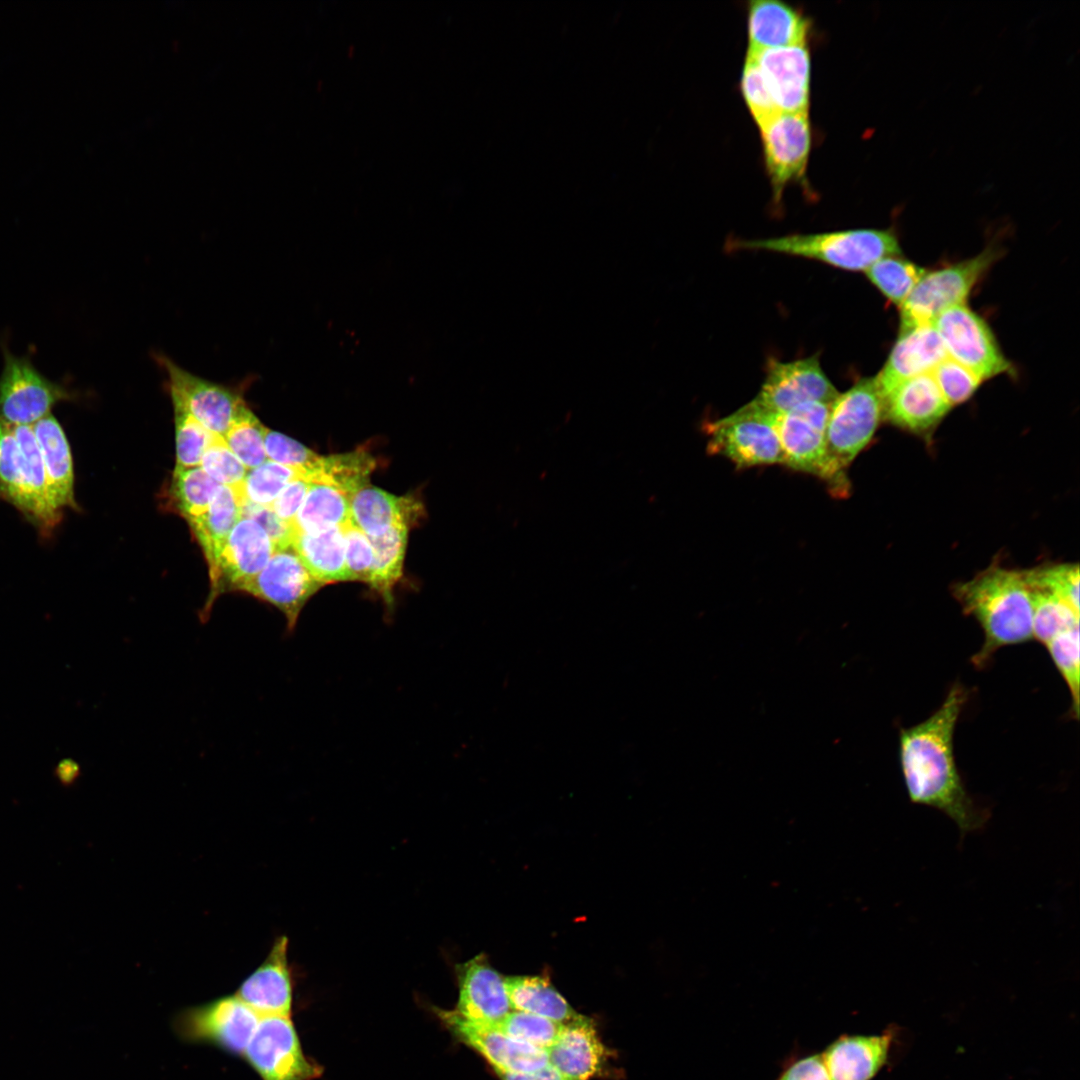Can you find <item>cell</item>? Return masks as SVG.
I'll list each match as a JSON object with an SVG mask.
<instances>
[{
	"label": "cell",
	"mask_w": 1080,
	"mask_h": 1080,
	"mask_svg": "<svg viewBox=\"0 0 1080 1080\" xmlns=\"http://www.w3.org/2000/svg\"><path fill=\"white\" fill-rule=\"evenodd\" d=\"M967 698V690L955 683L934 713L899 732V762L910 801L944 813L961 839L982 830L990 818L989 809L968 793L954 754L955 727Z\"/></svg>",
	"instance_id": "1"
},
{
	"label": "cell",
	"mask_w": 1080,
	"mask_h": 1080,
	"mask_svg": "<svg viewBox=\"0 0 1080 1080\" xmlns=\"http://www.w3.org/2000/svg\"><path fill=\"white\" fill-rule=\"evenodd\" d=\"M952 593L983 630V644L971 659L975 667L984 668L1004 646L1033 639V603L1024 571L991 566L955 584Z\"/></svg>",
	"instance_id": "2"
},
{
	"label": "cell",
	"mask_w": 1080,
	"mask_h": 1080,
	"mask_svg": "<svg viewBox=\"0 0 1080 1080\" xmlns=\"http://www.w3.org/2000/svg\"><path fill=\"white\" fill-rule=\"evenodd\" d=\"M734 246L804 257L842 270L864 272L880 259L900 253L895 232L875 228L741 240Z\"/></svg>",
	"instance_id": "3"
},
{
	"label": "cell",
	"mask_w": 1080,
	"mask_h": 1080,
	"mask_svg": "<svg viewBox=\"0 0 1080 1080\" xmlns=\"http://www.w3.org/2000/svg\"><path fill=\"white\" fill-rule=\"evenodd\" d=\"M831 404L809 402L776 414L783 464L827 482L836 495L848 493L849 481L832 460L826 440Z\"/></svg>",
	"instance_id": "4"
},
{
	"label": "cell",
	"mask_w": 1080,
	"mask_h": 1080,
	"mask_svg": "<svg viewBox=\"0 0 1080 1080\" xmlns=\"http://www.w3.org/2000/svg\"><path fill=\"white\" fill-rule=\"evenodd\" d=\"M708 450L737 467L783 464L776 414L753 400L708 427Z\"/></svg>",
	"instance_id": "5"
},
{
	"label": "cell",
	"mask_w": 1080,
	"mask_h": 1080,
	"mask_svg": "<svg viewBox=\"0 0 1080 1080\" xmlns=\"http://www.w3.org/2000/svg\"><path fill=\"white\" fill-rule=\"evenodd\" d=\"M998 257L993 248L922 274L901 307V327L933 323L944 310L965 304L974 286Z\"/></svg>",
	"instance_id": "6"
},
{
	"label": "cell",
	"mask_w": 1080,
	"mask_h": 1080,
	"mask_svg": "<svg viewBox=\"0 0 1080 1080\" xmlns=\"http://www.w3.org/2000/svg\"><path fill=\"white\" fill-rule=\"evenodd\" d=\"M883 418L882 397L875 377L859 379L831 403L826 426L829 454L846 468L869 444Z\"/></svg>",
	"instance_id": "7"
},
{
	"label": "cell",
	"mask_w": 1080,
	"mask_h": 1080,
	"mask_svg": "<svg viewBox=\"0 0 1080 1080\" xmlns=\"http://www.w3.org/2000/svg\"><path fill=\"white\" fill-rule=\"evenodd\" d=\"M4 364L0 374V419L13 426L34 423L51 413L59 402L75 393L40 373L27 356L18 357L2 347Z\"/></svg>",
	"instance_id": "8"
},
{
	"label": "cell",
	"mask_w": 1080,
	"mask_h": 1080,
	"mask_svg": "<svg viewBox=\"0 0 1080 1080\" xmlns=\"http://www.w3.org/2000/svg\"><path fill=\"white\" fill-rule=\"evenodd\" d=\"M933 325L947 357L982 381L1013 370L989 325L965 304L944 310Z\"/></svg>",
	"instance_id": "9"
},
{
	"label": "cell",
	"mask_w": 1080,
	"mask_h": 1080,
	"mask_svg": "<svg viewBox=\"0 0 1080 1080\" xmlns=\"http://www.w3.org/2000/svg\"><path fill=\"white\" fill-rule=\"evenodd\" d=\"M261 1080H314L322 1067L302 1049L290 1016H262L243 1056Z\"/></svg>",
	"instance_id": "10"
},
{
	"label": "cell",
	"mask_w": 1080,
	"mask_h": 1080,
	"mask_svg": "<svg viewBox=\"0 0 1080 1080\" xmlns=\"http://www.w3.org/2000/svg\"><path fill=\"white\" fill-rule=\"evenodd\" d=\"M260 1016L236 994L182 1011L175 1020L177 1034L190 1042L207 1043L243 1056Z\"/></svg>",
	"instance_id": "11"
},
{
	"label": "cell",
	"mask_w": 1080,
	"mask_h": 1080,
	"mask_svg": "<svg viewBox=\"0 0 1080 1080\" xmlns=\"http://www.w3.org/2000/svg\"><path fill=\"white\" fill-rule=\"evenodd\" d=\"M758 128L773 202L777 205L789 183L805 179L812 143L809 115L780 112Z\"/></svg>",
	"instance_id": "12"
},
{
	"label": "cell",
	"mask_w": 1080,
	"mask_h": 1080,
	"mask_svg": "<svg viewBox=\"0 0 1080 1080\" xmlns=\"http://www.w3.org/2000/svg\"><path fill=\"white\" fill-rule=\"evenodd\" d=\"M155 360L166 373L173 406L182 408L207 430L223 437L246 404L242 394L189 372L165 355L158 354Z\"/></svg>",
	"instance_id": "13"
},
{
	"label": "cell",
	"mask_w": 1080,
	"mask_h": 1080,
	"mask_svg": "<svg viewBox=\"0 0 1080 1080\" xmlns=\"http://www.w3.org/2000/svg\"><path fill=\"white\" fill-rule=\"evenodd\" d=\"M838 394L813 355L793 361L769 360L766 378L752 400L779 414L809 402L831 404Z\"/></svg>",
	"instance_id": "14"
},
{
	"label": "cell",
	"mask_w": 1080,
	"mask_h": 1080,
	"mask_svg": "<svg viewBox=\"0 0 1080 1080\" xmlns=\"http://www.w3.org/2000/svg\"><path fill=\"white\" fill-rule=\"evenodd\" d=\"M276 551L263 528L241 517L227 536L210 577V595L201 617L209 614L214 600L227 591H240L267 564Z\"/></svg>",
	"instance_id": "15"
},
{
	"label": "cell",
	"mask_w": 1080,
	"mask_h": 1080,
	"mask_svg": "<svg viewBox=\"0 0 1080 1080\" xmlns=\"http://www.w3.org/2000/svg\"><path fill=\"white\" fill-rule=\"evenodd\" d=\"M292 548L276 550L265 567L242 588L279 609L292 631L307 601L322 587Z\"/></svg>",
	"instance_id": "16"
},
{
	"label": "cell",
	"mask_w": 1080,
	"mask_h": 1080,
	"mask_svg": "<svg viewBox=\"0 0 1080 1080\" xmlns=\"http://www.w3.org/2000/svg\"><path fill=\"white\" fill-rule=\"evenodd\" d=\"M436 1015L455 1038L477 1051L493 1070L529 1072L548 1064L546 1050L515 1040L489 1025L469 1020L454 1009H437Z\"/></svg>",
	"instance_id": "17"
},
{
	"label": "cell",
	"mask_w": 1080,
	"mask_h": 1080,
	"mask_svg": "<svg viewBox=\"0 0 1080 1080\" xmlns=\"http://www.w3.org/2000/svg\"><path fill=\"white\" fill-rule=\"evenodd\" d=\"M779 112L808 113L811 59L807 43L748 51Z\"/></svg>",
	"instance_id": "18"
},
{
	"label": "cell",
	"mask_w": 1080,
	"mask_h": 1080,
	"mask_svg": "<svg viewBox=\"0 0 1080 1080\" xmlns=\"http://www.w3.org/2000/svg\"><path fill=\"white\" fill-rule=\"evenodd\" d=\"M883 418L918 435H928L951 409L931 373L906 379L882 396Z\"/></svg>",
	"instance_id": "19"
},
{
	"label": "cell",
	"mask_w": 1080,
	"mask_h": 1080,
	"mask_svg": "<svg viewBox=\"0 0 1080 1080\" xmlns=\"http://www.w3.org/2000/svg\"><path fill=\"white\" fill-rule=\"evenodd\" d=\"M458 1001L454 1010L463 1017L492 1025L512 1011L505 977L481 953L455 965Z\"/></svg>",
	"instance_id": "20"
},
{
	"label": "cell",
	"mask_w": 1080,
	"mask_h": 1080,
	"mask_svg": "<svg viewBox=\"0 0 1080 1080\" xmlns=\"http://www.w3.org/2000/svg\"><path fill=\"white\" fill-rule=\"evenodd\" d=\"M236 995L262 1016H290L293 983L288 939H275L267 957L239 986Z\"/></svg>",
	"instance_id": "21"
},
{
	"label": "cell",
	"mask_w": 1080,
	"mask_h": 1080,
	"mask_svg": "<svg viewBox=\"0 0 1080 1080\" xmlns=\"http://www.w3.org/2000/svg\"><path fill=\"white\" fill-rule=\"evenodd\" d=\"M947 357L933 323L900 328L875 380L881 396L900 382L932 370Z\"/></svg>",
	"instance_id": "22"
},
{
	"label": "cell",
	"mask_w": 1080,
	"mask_h": 1080,
	"mask_svg": "<svg viewBox=\"0 0 1080 1080\" xmlns=\"http://www.w3.org/2000/svg\"><path fill=\"white\" fill-rule=\"evenodd\" d=\"M896 1031L878 1035H843L821 1054L830 1080H871L886 1065Z\"/></svg>",
	"instance_id": "23"
},
{
	"label": "cell",
	"mask_w": 1080,
	"mask_h": 1080,
	"mask_svg": "<svg viewBox=\"0 0 1080 1080\" xmlns=\"http://www.w3.org/2000/svg\"><path fill=\"white\" fill-rule=\"evenodd\" d=\"M810 21L779 0H753L747 7L748 51L807 43Z\"/></svg>",
	"instance_id": "24"
},
{
	"label": "cell",
	"mask_w": 1080,
	"mask_h": 1080,
	"mask_svg": "<svg viewBox=\"0 0 1080 1080\" xmlns=\"http://www.w3.org/2000/svg\"><path fill=\"white\" fill-rule=\"evenodd\" d=\"M548 1063L570 1080H588L605 1064L606 1050L590 1020L580 1016L565 1024L546 1049Z\"/></svg>",
	"instance_id": "25"
},
{
	"label": "cell",
	"mask_w": 1080,
	"mask_h": 1080,
	"mask_svg": "<svg viewBox=\"0 0 1080 1080\" xmlns=\"http://www.w3.org/2000/svg\"><path fill=\"white\" fill-rule=\"evenodd\" d=\"M41 453L48 494L53 507L78 509L74 496V467L67 436L52 413L32 425Z\"/></svg>",
	"instance_id": "26"
},
{
	"label": "cell",
	"mask_w": 1080,
	"mask_h": 1080,
	"mask_svg": "<svg viewBox=\"0 0 1080 1080\" xmlns=\"http://www.w3.org/2000/svg\"><path fill=\"white\" fill-rule=\"evenodd\" d=\"M422 512L415 497L396 496L370 484L350 496L351 520L370 538L398 525L410 527Z\"/></svg>",
	"instance_id": "27"
},
{
	"label": "cell",
	"mask_w": 1080,
	"mask_h": 1080,
	"mask_svg": "<svg viewBox=\"0 0 1080 1080\" xmlns=\"http://www.w3.org/2000/svg\"><path fill=\"white\" fill-rule=\"evenodd\" d=\"M15 437L21 454L29 515L27 520L42 533H49L60 522L62 514L50 500L41 453L32 426H14Z\"/></svg>",
	"instance_id": "28"
},
{
	"label": "cell",
	"mask_w": 1080,
	"mask_h": 1080,
	"mask_svg": "<svg viewBox=\"0 0 1080 1080\" xmlns=\"http://www.w3.org/2000/svg\"><path fill=\"white\" fill-rule=\"evenodd\" d=\"M242 504L243 498L236 487L221 485L208 509L187 521L203 551L210 577L227 536L241 518Z\"/></svg>",
	"instance_id": "29"
},
{
	"label": "cell",
	"mask_w": 1080,
	"mask_h": 1080,
	"mask_svg": "<svg viewBox=\"0 0 1080 1080\" xmlns=\"http://www.w3.org/2000/svg\"><path fill=\"white\" fill-rule=\"evenodd\" d=\"M291 548L322 585L351 581L345 562L343 527L296 532Z\"/></svg>",
	"instance_id": "30"
},
{
	"label": "cell",
	"mask_w": 1080,
	"mask_h": 1080,
	"mask_svg": "<svg viewBox=\"0 0 1080 1080\" xmlns=\"http://www.w3.org/2000/svg\"><path fill=\"white\" fill-rule=\"evenodd\" d=\"M505 986L512 1010L535 1014L562 1024L571 1023L581 1016L545 977L509 976L505 977Z\"/></svg>",
	"instance_id": "31"
},
{
	"label": "cell",
	"mask_w": 1080,
	"mask_h": 1080,
	"mask_svg": "<svg viewBox=\"0 0 1080 1080\" xmlns=\"http://www.w3.org/2000/svg\"><path fill=\"white\" fill-rule=\"evenodd\" d=\"M350 521V496L333 486L311 482L293 526L296 532L315 533Z\"/></svg>",
	"instance_id": "32"
},
{
	"label": "cell",
	"mask_w": 1080,
	"mask_h": 1080,
	"mask_svg": "<svg viewBox=\"0 0 1080 1080\" xmlns=\"http://www.w3.org/2000/svg\"><path fill=\"white\" fill-rule=\"evenodd\" d=\"M376 468L375 458L363 449L329 456H319L306 471L310 482L333 486L351 496L369 484L370 475Z\"/></svg>",
	"instance_id": "33"
},
{
	"label": "cell",
	"mask_w": 1080,
	"mask_h": 1080,
	"mask_svg": "<svg viewBox=\"0 0 1080 1080\" xmlns=\"http://www.w3.org/2000/svg\"><path fill=\"white\" fill-rule=\"evenodd\" d=\"M409 528L392 527L377 537H368L374 550V564L369 585L387 604L393 601V590L402 577Z\"/></svg>",
	"instance_id": "34"
},
{
	"label": "cell",
	"mask_w": 1080,
	"mask_h": 1080,
	"mask_svg": "<svg viewBox=\"0 0 1080 1080\" xmlns=\"http://www.w3.org/2000/svg\"><path fill=\"white\" fill-rule=\"evenodd\" d=\"M221 485L199 467L174 469L169 488L170 503L187 521L202 515Z\"/></svg>",
	"instance_id": "35"
},
{
	"label": "cell",
	"mask_w": 1080,
	"mask_h": 1080,
	"mask_svg": "<svg viewBox=\"0 0 1080 1080\" xmlns=\"http://www.w3.org/2000/svg\"><path fill=\"white\" fill-rule=\"evenodd\" d=\"M1025 578L1033 603V639L1046 645L1056 635L1079 625V611L1054 592Z\"/></svg>",
	"instance_id": "36"
},
{
	"label": "cell",
	"mask_w": 1080,
	"mask_h": 1080,
	"mask_svg": "<svg viewBox=\"0 0 1080 1080\" xmlns=\"http://www.w3.org/2000/svg\"><path fill=\"white\" fill-rule=\"evenodd\" d=\"M0 500L28 518L29 505L14 426L0 419Z\"/></svg>",
	"instance_id": "37"
},
{
	"label": "cell",
	"mask_w": 1080,
	"mask_h": 1080,
	"mask_svg": "<svg viewBox=\"0 0 1080 1080\" xmlns=\"http://www.w3.org/2000/svg\"><path fill=\"white\" fill-rule=\"evenodd\" d=\"M306 471L266 460L247 470L238 489L244 502L270 507L281 491L292 481L305 476ZM243 502V503H244Z\"/></svg>",
	"instance_id": "38"
},
{
	"label": "cell",
	"mask_w": 1080,
	"mask_h": 1080,
	"mask_svg": "<svg viewBox=\"0 0 1080 1080\" xmlns=\"http://www.w3.org/2000/svg\"><path fill=\"white\" fill-rule=\"evenodd\" d=\"M865 273L869 281L890 302L901 306L924 273V269L897 254L880 259Z\"/></svg>",
	"instance_id": "39"
},
{
	"label": "cell",
	"mask_w": 1080,
	"mask_h": 1080,
	"mask_svg": "<svg viewBox=\"0 0 1080 1080\" xmlns=\"http://www.w3.org/2000/svg\"><path fill=\"white\" fill-rule=\"evenodd\" d=\"M265 430L266 427L245 404L223 436L228 447L247 470L267 460L264 446Z\"/></svg>",
	"instance_id": "40"
},
{
	"label": "cell",
	"mask_w": 1080,
	"mask_h": 1080,
	"mask_svg": "<svg viewBox=\"0 0 1080 1080\" xmlns=\"http://www.w3.org/2000/svg\"><path fill=\"white\" fill-rule=\"evenodd\" d=\"M564 1025L542 1016L512 1010L489 1026L515 1040L546 1050L556 1042Z\"/></svg>",
	"instance_id": "41"
},
{
	"label": "cell",
	"mask_w": 1080,
	"mask_h": 1080,
	"mask_svg": "<svg viewBox=\"0 0 1080 1080\" xmlns=\"http://www.w3.org/2000/svg\"><path fill=\"white\" fill-rule=\"evenodd\" d=\"M1071 696V715L1079 717V625L1056 635L1046 645Z\"/></svg>",
	"instance_id": "42"
},
{
	"label": "cell",
	"mask_w": 1080,
	"mask_h": 1080,
	"mask_svg": "<svg viewBox=\"0 0 1080 1080\" xmlns=\"http://www.w3.org/2000/svg\"><path fill=\"white\" fill-rule=\"evenodd\" d=\"M174 415L176 467H199L203 454L215 434L182 408L174 407Z\"/></svg>",
	"instance_id": "43"
},
{
	"label": "cell",
	"mask_w": 1080,
	"mask_h": 1080,
	"mask_svg": "<svg viewBox=\"0 0 1080 1080\" xmlns=\"http://www.w3.org/2000/svg\"><path fill=\"white\" fill-rule=\"evenodd\" d=\"M740 89L746 106L757 126L780 113L755 60L747 53L741 72Z\"/></svg>",
	"instance_id": "44"
},
{
	"label": "cell",
	"mask_w": 1080,
	"mask_h": 1080,
	"mask_svg": "<svg viewBox=\"0 0 1080 1080\" xmlns=\"http://www.w3.org/2000/svg\"><path fill=\"white\" fill-rule=\"evenodd\" d=\"M200 467L220 485H240L247 473L246 467L231 451L222 436L215 434L205 450Z\"/></svg>",
	"instance_id": "45"
},
{
	"label": "cell",
	"mask_w": 1080,
	"mask_h": 1080,
	"mask_svg": "<svg viewBox=\"0 0 1080 1080\" xmlns=\"http://www.w3.org/2000/svg\"><path fill=\"white\" fill-rule=\"evenodd\" d=\"M931 375L951 407L968 400L982 382L970 370L949 357L941 361Z\"/></svg>",
	"instance_id": "46"
},
{
	"label": "cell",
	"mask_w": 1080,
	"mask_h": 1080,
	"mask_svg": "<svg viewBox=\"0 0 1080 1080\" xmlns=\"http://www.w3.org/2000/svg\"><path fill=\"white\" fill-rule=\"evenodd\" d=\"M1029 580L1054 592L1079 611V566L1060 564L1025 570Z\"/></svg>",
	"instance_id": "47"
},
{
	"label": "cell",
	"mask_w": 1080,
	"mask_h": 1080,
	"mask_svg": "<svg viewBox=\"0 0 1080 1080\" xmlns=\"http://www.w3.org/2000/svg\"><path fill=\"white\" fill-rule=\"evenodd\" d=\"M345 562L351 581L369 583L374 550L368 536L352 520L343 526Z\"/></svg>",
	"instance_id": "48"
},
{
	"label": "cell",
	"mask_w": 1080,
	"mask_h": 1080,
	"mask_svg": "<svg viewBox=\"0 0 1080 1080\" xmlns=\"http://www.w3.org/2000/svg\"><path fill=\"white\" fill-rule=\"evenodd\" d=\"M264 446L268 460L305 471L320 456L300 442L268 428L264 433Z\"/></svg>",
	"instance_id": "49"
},
{
	"label": "cell",
	"mask_w": 1080,
	"mask_h": 1080,
	"mask_svg": "<svg viewBox=\"0 0 1080 1080\" xmlns=\"http://www.w3.org/2000/svg\"><path fill=\"white\" fill-rule=\"evenodd\" d=\"M241 517L258 523L271 539L276 550L291 548L296 530L293 524L280 519L269 507L244 502Z\"/></svg>",
	"instance_id": "50"
},
{
	"label": "cell",
	"mask_w": 1080,
	"mask_h": 1080,
	"mask_svg": "<svg viewBox=\"0 0 1080 1080\" xmlns=\"http://www.w3.org/2000/svg\"><path fill=\"white\" fill-rule=\"evenodd\" d=\"M310 484L305 476L295 479L281 491L269 508L280 519L293 524Z\"/></svg>",
	"instance_id": "51"
},
{
	"label": "cell",
	"mask_w": 1080,
	"mask_h": 1080,
	"mask_svg": "<svg viewBox=\"0 0 1080 1080\" xmlns=\"http://www.w3.org/2000/svg\"><path fill=\"white\" fill-rule=\"evenodd\" d=\"M778 1080H830L821 1054H813L791 1063Z\"/></svg>",
	"instance_id": "52"
},
{
	"label": "cell",
	"mask_w": 1080,
	"mask_h": 1080,
	"mask_svg": "<svg viewBox=\"0 0 1080 1080\" xmlns=\"http://www.w3.org/2000/svg\"><path fill=\"white\" fill-rule=\"evenodd\" d=\"M501 1080H570L549 1063L544 1067L529 1072H507L494 1070Z\"/></svg>",
	"instance_id": "53"
},
{
	"label": "cell",
	"mask_w": 1080,
	"mask_h": 1080,
	"mask_svg": "<svg viewBox=\"0 0 1080 1080\" xmlns=\"http://www.w3.org/2000/svg\"><path fill=\"white\" fill-rule=\"evenodd\" d=\"M55 775L62 785L69 786L78 778L79 766L73 760H62L56 766Z\"/></svg>",
	"instance_id": "54"
}]
</instances>
